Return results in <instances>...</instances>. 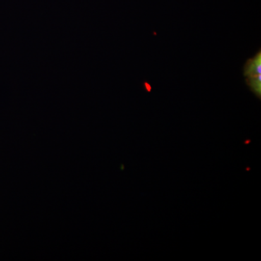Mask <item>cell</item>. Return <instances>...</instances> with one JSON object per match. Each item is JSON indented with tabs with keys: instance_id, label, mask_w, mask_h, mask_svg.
<instances>
[{
	"instance_id": "obj_1",
	"label": "cell",
	"mask_w": 261,
	"mask_h": 261,
	"mask_svg": "<svg viewBox=\"0 0 261 261\" xmlns=\"http://www.w3.org/2000/svg\"><path fill=\"white\" fill-rule=\"evenodd\" d=\"M244 75L247 85L259 99L261 96V51L253 58L247 60L244 67Z\"/></svg>"
}]
</instances>
